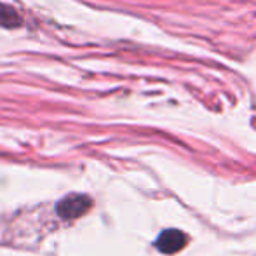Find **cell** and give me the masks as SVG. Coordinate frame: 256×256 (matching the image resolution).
<instances>
[{"mask_svg":"<svg viewBox=\"0 0 256 256\" xmlns=\"http://www.w3.org/2000/svg\"><path fill=\"white\" fill-rule=\"evenodd\" d=\"M91 199L88 196H82V194H74V196H68L58 204V214L64 220L70 218H78L82 216L89 208H91Z\"/></svg>","mask_w":256,"mask_h":256,"instance_id":"6da1fadb","label":"cell"},{"mask_svg":"<svg viewBox=\"0 0 256 256\" xmlns=\"http://www.w3.org/2000/svg\"><path fill=\"white\" fill-rule=\"evenodd\" d=\"M188 244V237L182 232V230H166L160 236L157 237V242H155V248L160 251L162 254H176L183 250V248Z\"/></svg>","mask_w":256,"mask_h":256,"instance_id":"7a4b0ae2","label":"cell"},{"mask_svg":"<svg viewBox=\"0 0 256 256\" xmlns=\"http://www.w3.org/2000/svg\"><path fill=\"white\" fill-rule=\"evenodd\" d=\"M0 26L4 28H18L21 26V16L10 6L0 2Z\"/></svg>","mask_w":256,"mask_h":256,"instance_id":"3957f363","label":"cell"}]
</instances>
